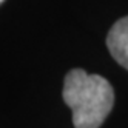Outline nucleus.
Returning a JSON list of instances; mask_svg holds the SVG:
<instances>
[{
    "label": "nucleus",
    "mask_w": 128,
    "mask_h": 128,
    "mask_svg": "<svg viewBox=\"0 0 128 128\" xmlns=\"http://www.w3.org/2000/svg\"><path fill=\"white\" fill-rule=\"evenodd\" d=\"M62 96L72 111L76 128H99L114 105V91L110 82L79 68L65 76Z\"/></svg>",
    "instance_id": "nucleus-1"
},
{
    "label": "nucleus",
    "mask_w": 128,
    "mask_h": 128,
    "mask_svg": "<svg viewBox=\"0 0 128 128\" xmlns=\"http://www.w3.org/2000/svg\"><path fill=\"white\" fill-rule=\"evenodd\" d=\"M106 46L114 60L128 70V16L113 25L106 37Z\"/></svg>",
    "instance_id": "nucleus-2"
},
{
    "label": "nucleus",
    "mask_w": 128,
    "mask_h": 128,
    "mask_svg": "<svg viewBox=\"0 0 128 128\" xmlns=\"http://www.w3.org/2000/svg\"><path fill=\"white\" fill-rule=\"evenodd\" d=\"M2 2H3V0H0V3H2Z\"/></svg>",
    "instance_id": "nucleus-3"
}]
</instances>
